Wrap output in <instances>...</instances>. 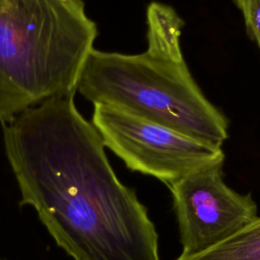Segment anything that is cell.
I'll use <instances>...</instances> for the list:
<instances>
[{
    "label": "cell",
    "mask_w": 260,
    "mask_h": 260,
    "mask_svg": "<svg viewBox=\"0 0 260 260\" xmlns=\"http://www.w3.org/2000/svg\"><path fill=\"white\" fill-rule=\"evenodd\" d=\"M3 138L21 204L35 208L74 260H159L146 208L116 176L73 94L46 100L4 123Z\"/></svg>",
    "instance_id": "cell-1"
},
{
    "label": "cell",
    "mask_w": 260,
    "mask_h": 260,
    "mask_svg": "<svg viewBox=\"0 0 260 260\" xmlns=\"http://www.w3.org/2000/svg\"><path fill=\"white\" fill-rule=\"evenodd\" d=\"M147 48L135 55L93 49L76 90L175 131L221 147L228 121L195 82L181 49L184 22L175 9L151 2L146 10Z\"/></svg>",
    "instance_id": "cell-2"
},
{
    "label": "cell",
    "mask_w": 260,
    "mask_h": 260,
    "mask_svg": "<svg viewBox=\"0 0 260 260\" xmlns=\"http://www.w3.org/2000/svg\"><path fill=\"white\" fill-rule=\"evenodd\" d=\"M96 35L82 0H0V121L73 94Z\"/></svg>",
    "instance_id": "cell-3"
},
{
    "label": "cell",
    "mask_w": 260,
    "mask_h": 260,
    "mask_svg": "<svg viewBox=\"0 0 260 260\" xmlns=\"http://www.w3.org/2000/svg\"><path fill=\"white\" fill-rule=\"evenodd\" d=\"M92 124L104 145L129 169L167 186L205 165L223 160L221 147L108 104H94Z\"/></svg>",
    "instance_id": "cell-4"
},
{
    "label": "cell",
    "mask_w": 260,
    "mask_h": 260,
    "mask_svg": "<svg viewBox=\"0 0 260 260\" xmlns=\"http://www.w3.org/2000/svg\"><path fill=\"white\" fill-rule=\"evenodd\" d=\"M222 164L205 165L168 185L183 255L199 253L258 217L252 196L237 193L223 182Z\"/></svg>",
    "instance_id": "cell-5"
},
{
    "label": "cell",
    "mask_w": 260,
    "mask_h": 260,
    "mask_svg": "<svg viewBox=\"0 0 260 260\" xmlns=\"http://www.w3.org/2000/svg\"><path fill=\"white\" fill-rule=\"evenodd\" d=\"M176 260H260V217L215 245Z\"/></svg>",
    "instance_id": "cell-6"
},
{
    "label": "cell",
    "mask_w": 260,
    "mask_h": 260,
    "mask_svg": "<svg viewBox=\"0 0 260 260\" xmlns=\"http://www.w3.org/2000/svg\"><path fill=\"white\" fill-rule=\"evenodd\" d=\"M243 13L247 30L260 48V0H235Z\"/></svg>",
    "instance_id": "cell-7"
}]
</instances>
